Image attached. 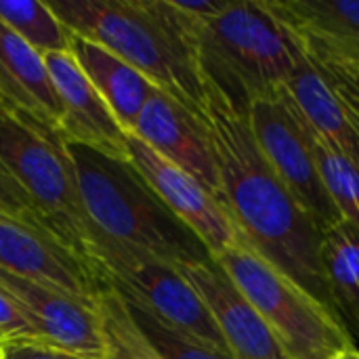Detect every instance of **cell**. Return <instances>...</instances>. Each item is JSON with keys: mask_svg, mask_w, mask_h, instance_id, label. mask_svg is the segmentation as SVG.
Returning <instances> with one entry per match:
<instances>
[{"mask_svg": "<svg viewBox=\"0 0 359 359\" xmlns=\"http://www.w3.org/2000/svg\"><path fill=\"white\" fill-rule=\"evenodd\" d=\"M202 82L200 116L217 160L221 206L259 255L332 309L320 257L322 229L267 164L252 135L248 107L208 78L202 76Z\"/></svg>", "mask_w": 359, "mask_h": 359, "instance_id": "obj_1", "label": "cell"}, {"mask_svg": "<svg viewBox=\"0 0 359 359\" xmlns=\"http://www.w3.org/2000/svg\"><path fill=\"white\" fill-rule=\"evenodd\" d=\"M48 6L69 32L101 42L200 114L204 82L198 53L172 0H53Z\"/></svg>", "mask_w": 359, "mask_h": 359, "instance_id": "obj_2", "label": "cell"}, {"mask_svg": "<svg viewBox=\"0 0 359 359\" xmlns=\"http://www.w3.org/2000/svg\"><path fill=\"white\" fill-rule=\"evenodd\" d=\"M63 147L74 168L90 231L145 250L170 265L210 257L128 160L72 141H63Z\"/></svg>", "mask_w": 359, "mask_h": 359, "instance_id": "obj_3", "label": "cell"}, {"mask_svg": "<svg viewBox=\"0 0 359 359\" xmlns=\"http://www.w3.org/2000/svg\"><path fill=\"white\" fill-rule=\"evenodd\" d=\"M185 17L200 72L242 105L286 88L294 53L284 29L263 0H225L212 17H194L172 0Z\"/></svg>", "mask_w": 359, "mask_h": 359, "instance_id": "obj_4", "label": "cell"}, {"mask_svg": "<svg viewBox=\"0 0 359 359\" xmlns=\"http://www.w3.org/2000/svg\"><path fill=\"white\" fill-rule=\"evenodd\" d=\"M271 330L288 359H332L355 345L341 318L244 238L212 257Z\"/></svg>", "mask_w": 359, "mask_h": 359, "instance_id": "obj_5", "label": "cell"}, {"mask_svg": "<svg viewBox=\"0 0 359 359\" xmlns=\"http://www.w3.org/2000/svg\"><path fill=\"white\" fill-rule=\"evenodd\" d=\"M0 162L53 236L88 265L90 227L61 137L0 105Z\"/></svg>", "mask_w": 359, "mask_h": 359, "instance_id": "obj_6", "label": "cell"}, {"mask_svg": "<svg viewBox=\"0 0 359 359\" xmlns=\"http://www.w3.org/2000/svg\"><path fill=\"white\" fill-rule=\"evenodd\" d=\"M86 261L97 280L126 301L137 303L170 328L229 353L208 309L175 265L95 231H90Z\"/></svg>", "mask_w": 359, "mask_h": 359, "instance_id": "obj_7", "label": "cell"}, {"mask_svg": "<svg viewBox=\"0 0 359 359\" xmlns=\"http://www.w3.org/2000/svg\"><path fill=\"white\" fill-rule=\"evenodd\" d=\"M248 122L267 164L316 225L324 231L339 223V210L320 177L307 130L288 90L280 88L250 101Z\"/></svg>", "mask_w": 359, "mask_h": 359, "instance_id": "obj_8", "label": "cell"}, {"mask_svg": "<svg viewBox=\"0 0 359 359\" xmlns=\"http://www.w3.org/2000/svg\"><path fill=\"white\" fill-rule=\"evenodd\" d=\"M128 162L147 181L166 208L204 244L210 257L240 244L242 236L221 202L191 175L168 162L147 143L128 135Z\"/></svg>", "mask_w": 359, "mask_h": 359, "instance_id": "obj_9", "label": "cell"}, {"mask_svg": "<svg viewBox=\"0 0 359 359\" xmlns=\"http://www.w3.org/2000/svg\"><path fill=\"white\" fill-rule=\"evenodd\" d=\"M0 269L95 305L99 280L50 231L0 212Z\"/></svg>", "mask_w": 359, "mask_h": 359, "instance_id": "obj_10", "label": "cell"}, {"mask_svg": "<svg viewBox=\"0 0 359 359\" xmlns=\"http://www.w3.org/2000/svg\"><path fill=\"white\" fill-rule=\"evenodd\" d=\"M0 288L29 322L36 339L82 359H105V341L95 305L0 269Z\"/></svg>", "mask_w": 359, "mask_h": 359, "instance_id": "obj_11", "label": "cell"}, {"mask_svg": "<svg viewBox=\"0 0 359 359\" xmlns=\"http://www.w3.org/2000/svg\"><path fill=\"white\" fill-rule=\"evenodd\" d=\"M175 267L208 309L231 358L288 359L267 324L212 257Z\"/></svg>", "mask_w": 359, "mask_h": 359, "instance_id": "obj_12", "label": "cell"}, {"mask_svg": "<svg viewBox=\"0 0 359 359\" xmlns=\"http://www.w3.org/2000/svg\"><path fill=\"white\" fill-rule=\"evenodd\" d=\"M130 135L191 175L219 200L217 160L200 114L191 111L162 88H156L145 101Z\"/></svg>", "mask_w": 359, "mask_h": 359, "instance_id": "obj_13", "label": "cell"}, {"mask_svg": "<svg viewBox=\"0 0 359 359\" xmlns=\"http://www.w3.org/2000/svg\"><path fill=\"white\" fill-rule=\"evenodd\" d=\"M44 65L61 103L59 137L80 143L105 156L128 160V135L116 120L109 105L90 84L69 50L46 53Z\"/></svg>", "mask_w": 359, "mask_h": 359, "instance_id": "obj_14", "label": "cell"}, {"mask_svg": "<svg viewBox=\"0 0 359 359\" xmlns=\"http://www.w3.org/2000/svg\"><path fill=\"white\" fill-rule=\"evenodd\" d=\"M0 105L59 135L61 103L44 57L0 21Z\"/></svg>", "mask_w": 359, "mask_h": 359, "instance_id": "obj_15", "label": "cell"}, {"mask_svg": "<svg viewBox=\"0 0 359 359\" xmlns=\"http://www.w3.org/2000/svg\"><path fill=\"white\" fill-rule=\"evenodd\" d=\"M294 53V67L286 84L305 124L339 156L359 168V122L328 88L301 46L284 32Z\"/></svg>", "mask_w": 359, "mask_h": 359, "instance_id": "obj_16", "label": "cell"}, {"mask_svg": "<svg viewBox=\"0 0 359 359\" xmlns=\"http://www.w3.org/2000/svg\"><path fill=\"white\" fill-rule=\"evenodd\" d=\"M69 53L90 84L99 90L103 101L109 105L124 133L130 135L145 101L158 86L128 61L88 36L72 32Z\"/></svg>", "mask_w": 359, "mask_h": 359, "instance_id": "obj_17", "label": "cell"}, {"mask_svg": "<svg viewBox=\"0 0 359 359\" xmlns=\"http://www.w3.org/2000/svg\"><path fill=\"white\" fill-rule=\"evenodd\" d=\"M263 4L294 34L359 50V0H263Z\"/></svg>", "mask_w": 359, "mask_h": 359, "instance_id": "obj_18", "label": "cell"}, {"mask_svg": "<svg viewBox=\"0 0 359 359\" xmlns=\"http://www.w3.org/2000/svg\"><path fill=\"white\" fill-rule=\"evenodd\" d=\"M320 257L332 309L349 337H359V236L345 221L326 227Z\"/></svg>", "mask_w": 359, "mask_h": 359, "instance_id": "obj_19", "label": "cell"}, {"mask_svg": "<svg viewBox=\"0 0 359 359\" xmlns=\"http://www.w3.org/2000/svg\"><path fill=\"white\" fill-rule=\"evenodd\" d=\"M280 27L301 46V50L328 84V88L359 122V50L294 34L284 25Z\"/></svg>", "mask_w": 359, "mask_h": 359, "instance_id": "obj_20", "label": "cell"}, {"mask_svg": "<svg viewBox=\"0 0 359 359\" xmlns=\"http://www.w3.org/2000/svg\"><path fill=\"white\" fill-rule=\"evenodd\" d=\"M95 309L101 320L105 359H160L137 328L124 299L111 286L101 282Z\"/></svg>", "mask_w": 359, "mask_h": 359, "instance_id": "obj_21", "label": "cell"}, {"mask_svg": "<svg viewBox=\"0 0 359 359\" xmlns=\"http://www.w3.org/2000/svg\"><path fill=\"white\" fill-rule=\"evenodd\" d=\"M0 21L40 55L69 50L72 32L59 21L48 2L0 0Z\"/></svg>", "mask_w": 359, "mask_h": 359, "instance_id": "obj_22", "label": "cell"}, {"mask_svg": "<svg viewBox=\"0 0 359 359\" xmlns=\"http://www.w3.org/2000/svg\"><path fill=\"white\" fill-rule=\"evenodd\" d=\"M301 116V114H299ZM307 139L320 170V177L339 210L341 221H345L359 236V168L349 160L332 151L301 118Z\"/></svg>", "mask_w": 359, "mask_h": 359, "instance_id": "obj_23", "label": "cell"}, {"mask_svg": "<svg viewBox=\"0 0 359 359\" xmlns=\"http://www.w3.org/2000/svg\"><path fill=\"white\" fill-rule=\"evenodd\" d=\"M124 303H126L137 328L141 330V334L151 345V349L160 355V359H233L225 351L208 347V345L170 328L168 324L160 322L156 316H151L137 303L126 301V299H124Z\"/></svg>", "mask_w": 359, "mask_h": 359, "instance_id": "obj_24", "label": "cell"}, {"mask_svg": "<svg viewBox=\"0 0 359 359\" xmlns=\"http://www.w3.org/2000/svg\"><path fill=\"white\" fill-rule=\"evenodd\" d=\"M0 212L8 215L13 219H19V221L27 223V225H34V227H40V229L50 231L46 227V223L42 221L40 212L36 210L34 202L29 200V196L8 175V170L2 166V162H0Z\"/></svg>", "mask_w": 359, "mask_h": 359, "instance_id": "obj_25", "label": "cell"}, {"mask_svg": "<svg viewBox=\"0 0 359 359\" xmlns=\"http://www.w3.org/2000/svg\"><path fill=\"white\" fill-rule=\"evenodd\" d=\"M0 330L8 337L11 343L17 341H38L29 322L21 313V309L15 305V301L8 297L4 288H0Z\"/></svg>", "mask_w": 359, "mask_h": 359, "instance_id": "obj_26", "label": "cell"}, {"mask_svg": "<svg viewBox=\"0 0 359 359\" xmlns=\"http://www.w3.org/2000/svg\"><path fill=\"white\" fill-rule=\"evenodd\" d=\"M4 359H82L40 341H17L6 345Z\"/></svg>", "mask_w": 359, "mask_h": 359, "instance_id": "obj_27", "label": "cell"}, {"mask_svg": "<svg viewBox=\"0 0 359 359\" xmlns=\"http://www.w3.org/2000/svg\"><path fill=\"white\" fill-rule=\"evenodd\" d=\"M332 359H359V349L355 345H351V347H347V349H343L337 358Z\"/></svg>", "mask_w": 359, "mask_h": 359, "instance_id": "obj_28", "label": "cell"}, {"mask_svg": "<svg viewBox=\"0 0 359 359\" xmlns=\"http://www.w3.org/2000/svg\"><path fill=\"white\" fill-rule=\"evenodd\" d=\"M8 343H11V341H8V337L0 330V347H6Z\"/></svg>", "mask_w": 359, "mask_h": 359, "instance_id": "obj_29", "label": "cell"}, {"mask_svg": "<svg viewBox=\"0 0 359 359\" xmlns=\"http://www.w3.org/2000/svg\"><path fill=\"white\" fill-rule=\"evenodd\" d=\"M6 358V347H0V359Z\"/></svg>", "mask_w": 359, "mask_h": 359, "instance_id": "obj_30", "label": "cell"}]
</instances>
